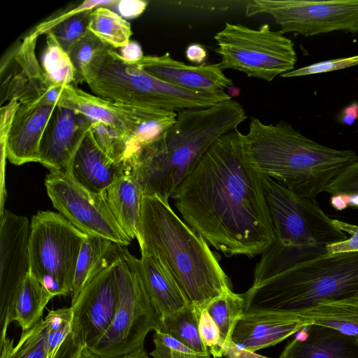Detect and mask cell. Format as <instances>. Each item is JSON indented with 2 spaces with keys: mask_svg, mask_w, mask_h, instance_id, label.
I'll return each mask as SVG.
<instances>
[{
  "mask_svg": "<svg viewBox=\"0 0 358 358\" xmlns=\"http://www.w3.org/2000/svg\"><path fill=\"white\" fill-rule=\"evenodd\" d=\"M262 13L270 15L282 34H358V0H254L246 5V16Z\"/></svg>",
  "mask_w": 358,
  "mask_h": 358,
  "instance_id": "10",
  "label": "cell"
},
{
  "mask_svg": "<svg viewBox=\"0 0 358 358\" xmlns=\"http://www.w3.org/2000/svg\"><path fill=\"white\" fill-rule=\"evenodd\" d=\"M86 237L61 213L38 210L31 220L29 273L55 296L71 294L78 259Z\"/></svg>",
  "mask_w": 358,
  "mask_h": 358,
  "instance_id": "7",
  "label": "cell"
},
{
  "mask_svg": "<svg viewBox=\"0 0 358 358\" xmlns=\"http://www.w3.org/2000/svg\"><path fill=\"white\" fill-rule=\"evenodd\" d=\"M358 296V252L326 253L252 285L244 313H297L325 300Z\"/></svg>",
  "mask_w": 358,
  "mask_h": 358,
  "instance_id": "5",
  "label": "cell"
},
{
  "mask_svg": "<svg viewBox=\"0 0 358 358\" xmlns=\"http://www.w3.org/2000/svg\"><path fill=\"white\" fill-rule=\"evenodd\" d=\"M82 345L71 332L51 358H77Z\"/></svg>",
  "mask_w": 358,
  "mask_h": 358,
  "instance_id": "43",
  "label": "cell"
},
{
  "mask_svg": "<svg viewBox=\"0 0 358 358\" xmlns=\"http://www.w3.org/2000/svg\"><path fill=\"white\" fill-rule=\"evenodd\" d=\"M310 324L294 313H245L235 328L232 343L255 352L282 342Z\"/></svg>",
  "mask_w": 358,
  "mask_h": 358,
  "instance_id": "19",
  "label": "cell"
},
{
  "mask_svg": "<svg viewBox=\"0 0 358 358\" xmlns=\"http://www.w3.org/2000/svg\"><path fill=\"white\" fill-rule=\"evenodd\" d=\"M93 121L57 106L45 129L39 148V163L50 171L70 172L73 159Z\"/></svg>",
  "mask_w": 358,
  "mask_h": 358,
  "instance_id": "16",
  "label": "cell"
},
{
  "mask_svg": "<svg viewBox=\"0 0 358 358\" xmlns=\"http://www.w3.org/2000/svg\"><path fill=\"white\" fill-rule=\"evenodd\" d=\"M119 305L106 333L87 348L101 358H115L144 348L152 331L162 328L160 317L153 307L136 271L134 256L124 247L116 262Z\"/></svg>",
  "mask_w": 358,
  "mask_h": 358,
  "instance_id": "6",
  "label": "cell"
},
{
  "mask_svg": "<svg viewBox=\"0 0 358 358\" xmlns=\"http://www.w3.org/2000/svg\"><path fill=\"white\" fill-rule=\"evenodd\" d=\"M88 30L106 45L115 49L130 41V23L108 7L101 6L91 11Z\"/></svg>",
  "mask_w": 358,
  "mask_h": 358,
  "instance_id": "31",
  "label": "cell"
},
{
  "mask_svg": "<svg viewBox=\"0 0 358 358\" xmlns=\"http://www.w3.org/2000/svg\"><path fill=\"white\" fill-rule=\"evenodd\" d=\"M89 134L109 158L117 162L127 163L129 143L120 133L101 122H93Z\"/></svg>",
  "mask_w": 358,
  "mask_h": 358,
  "instance_id": "35",
  "label": "cell"
},
{
  "mask_svg": "<svg viewBox=\"0 0 358 358\" xmlns=\"http://www.w3.org/2000/svg\"><path fill=\"white\" fill-rule=\"evenodd\" d=\"M102 99L131 106L175 110L183 90L148 74L110 48L98 77L90 85Z\"/></svg>",
  "mask_w": 358,
  "mask_h": 358,
  "instance_id": "11",
  "label": "cell"
},
{
  "mask_svg": "<svg viewBox=\"0 0 358 358\" xmlns=\"http://www.w3.org/2000/svg\"><path fill=\"white\" fill-rule=\"evenodd\" d=\"M48 322L42 319L22 331L15 346L13 340L7 336L1 341V358H48Z\"/></svg>",
  "mask_w": 358,
  "mask_h": 358,
  "instance_id": "34",
  "label": "cell"
},
{
  "mask_svg": "<svg viewBox=\"0 0 358 358\" xmlns=\"http://www.w3.org/2000/svg\"><path fill=\"white\" fill-rule=\"evenodd\" d=\"M325 192L334 194H358V160L346 166L327 186Z\"/></svg>",
  "mask_w": 358,
  "mask_h": 358,
  "instance_id": "40",
  "label": "cell"
},
{
  "mask_svg": "<svg viewBox=\"0 0 358 358\" xmlns=\"http://www.w3.org/2000/svg\"><path fill=\"white\" fill-rule=\"evenodd\" d=\"M244 143L248 160L259 173L310 199L358 160L353 150L321 145L283 121L266 124L252 117Z\"/></svg>",
  "mask_w": 358,
  "mask_h": 358,
  "instance_id": "4",
  "label": "cell"
},
{
  "mask_svg": "<svg viewBox=\"0 0 358 358\" xmlns=\"http://www.w3.org/2000/svg\"><path fill=\"white\" fill-rule=\"evenodd\" d=\"M45 185L53 207L82 232L124 247L131 244V240L110 212L103 193L87 189L68 171H50L45 177Z\"/></svg>",
  "mask_w": 358,
  "mask_h": 358,
  "instance_id": "12",
  "label": "cell"
},
{
  "mask_svg": "<svg viewBox=\"0 0 358 358\" xmlns=\"http://www.w3.org/2000/svg\"><path fill=\"white\" fill-rule=\"evenodd\" d=\"M152 341L155 348L150 355L153 358H207L161 331H155Z\"/></svg>",
  "mask_w": 358,
  "mask_h": 358,
  "instance_id": "37",
  "label": "cell"
},
{
  "mask_svg": "<svg viewBox=\"0 0 358 358\" xmlns=\"http://www.w3.org/2000/svg\"><path fill=\"white\" fill-rule=\"evenodd\" d=\"M225 358H268L241 348L232 343L224 354Z\"/></svg>",
  "mask_w": 358,
  "mask_h": 358,
  "instance_id": "47",
  "label": "cell"
},
{
  "mask_svg": "<svg viewBox=\"0 0 358 358\" xmlns=\"http://www.w3.org/2000/svg\"><path fill=\"white\" fill-rule=\"evenodd\" d=\"M112 48L89 30L86 35L71 50L69 55L76 72V85L85 82L92 83L99 76Z\"/></svg>",
  "mask_w": 358,
  "mask_h": 358,
  "instance_id": "29",
  "label": "cell"
},
{
  "mask_svg": "<svg viewBox=\"0 0 358 358\" xmlns=\"http://www.w3.org/2000/svg\"><path fill=\"white\" fill-rule=\"evenodd\" d=\"M148 3V1L141 0H121L117 1L115 6L124 19H134L144 12Z\"/></svg>",
  "mask_w": 358,
  "mask_h": 358,
  "instance_id": "42",
  "label": "cell"
},
{
  "mask_svg": "<svg viewBox=\"0 0 358 358\" xmlns=\"http://www.w3.org/2000/svg\"><path fill=\"white\" fill-rule=\"evenodd\" d=\"M215 52L221 58L222 69H234L247 76L272 81L293 71L297 61L293 41L270 29L268 24L252 29L226 22L214 36Z\"/></svg>",
  "mask_w": 358,
  "mask_h": 358,
  "instance_id": "8",
  "label": "cell"
},
{
  "mask_svg": "<svg viewBox=\"0 0 358 358\" xmlns=\"http://www.w3.org/2000/svg\"><path fill=\"white\" fill-rule=\"evenodd\" d=\"M132 64L155 78L190 91L217 93L234 85L224 74L220 63L188 65L165 53L144 56Z\"/></svg>",
  "mask_w": 358,
  "mask_h": 358,
  "instance_id": "17",
  "label": "cell"
},
{
  "mask_svg": "<svg viewBox=\"0 0 358 358\" xmlns=\"http://www.w3.org/2000/svg\"><path fill=\"white\" fill-rule=\"evenodd\" d=\"M299 333L279 358H358V343L336 330L311 324Z\"/></svg>",
  "mask_w": 358,
  "mask_h": 358,
  "instance_id": "20",
  "label": "cell"
},
{
  "mask_svg": "<svg viewBox=\"0 0 358 358\" xmlns=\"http://www.w3.org/2000/svg\"><path fill=\"white\" fill-rule=\"evenodd\" d=\"M332 222L339 230L350 236L344 241L327 245V253L358 252V225L337 219H332Z\"/></svg>",
  "mask_w": 358,
  "mask_h": 358,
  "instance_id": "41",
  "label": "cell"
},
{
  "mask_svg": "<svg viewBox=\"0 0 358 358\" xmlns=\"http://www.w3.org/2000/svg\"><path fill=\"white\" fill-rule=\"evenodd\" d=\"M330 202L337 210H343L348 207V196L345 194L331 195Z\"/></svg>",
  "mask_w": 358,
  "mask_h": 358,
  "instance_id": "49",
  "label": "cell"
},
{
  "mask_svg": "<svg viewBox=\"0 0 358 358\" xmlns=\"http://www.w3.org/2000/svg\"><path fill=\"white\" fill-rule=\"evenodd\" d=\"M184 222L225 257L262 254L276 238L238 129L213 143L171 197Z\"/></svg>",
  "mask_w": 358,
  "mask_h": 358,
  "instance_id": "1",
  "label": "cell"
},
{
  "mask_svg": "<svg viewBox=\"0 0 358 358\" xmlns=\"http://www.w3.org/2000/svg\"><path fill=\"white\" fill-rule=\"evenodd\" d=\"M260 180L277 242L326 250L327 245L348 238L315 199L295 193L267 176L260 174Z\"/></svg>",
  "mask_w": 358,
  "mask_h": 358,
  "instance_id": "9",
  "label": "cell"
},
{
  "mask_svg": "<svg viewBox=\"0 0 358 358\" xmlns=\"http://www.w3.org/2000/svg\"><path fill=\"white\" fill-rule=\"evenodd\" d=\"M77 358H101L92 354L85 346L82 345ZM115 358H150L144 348L131 353Z\"/></svg>",
  "mask_w": 358,
  "mask_h": 358,
  "instance_id": "48",
  "label": "cell"
},
{
  "mask_svg": "<svg viewBox=\"0 0 358 358\" xmlns=\"http://www.w3.org/2000/svg\"><path fill=\"white\" fill-rule=\"evenodd\" d=\"M57 105L40 100L20 103L14 115L1 154L20 166L39 162V148L48 122Z\"/></svg>",
  "mask_w": 358,
  "mask_h": 358,
  "instance_id": "18",
  "label": "cell"
},
{
  "mask_svg": "<svg viewBox=\"0 0 358 358\" xmlns=\"http://www.w3.org/2000/svg\"><path fill=\"white\" fill-rule=\"evenodd\" d=\"M199 330L201 338L210 355L214 358L224 357L219 329L206 309L200 313Z\"/></svg>",
  "mask_w": 358,
  "mask_h": 358,
  "instance_id": "38",
  "label": "cell"
},
{
  "mask_svg": "<svg viewBox=\"0 0 358 358\" xmlns=\"http://www.w3.org/2000/svg\"><path fill=\"white\" fill-rule=\"evenodd\" d=\"M108 206L125 234L136 238L140 224L143 192L129 172L117 178L103 192Z\"/></svg>",
  "mask_w": 358,
  "mask_h": 358,
  "instance_id": "25",
  "label": "cell"
},
{
  "mask_svg": "<svg viewBox=\"0 0 358 358\" xmlns=\"http://www.w3.org/2000/svg\"><path fill=\"white\" fill-rule=\"evenodd\" d=\"M358 64V55L319 62L310 65L294 69L282 74V78H294L322 73H327Z\"/></svg>",
  "mask_w": 358,
  "mask_h": 358,
  "instance_id": "39",
  "label": "cell"
},
{
  "mask_svg": "<svg viewBox=\"0 0 358 358\" xmlns=\"http://www.w3.org/2000/svg\"><path fill=\"white\" fill-rule=\"evenodd\" d=\"M296 314L311 324L336 330L358 343V296L322 301Z\"/></svg>",
  "mask_w": 358,
  "mask_h": 358,
  "instance_id": "27",
  "label": "cell"
},
{
  "mask_svg": "<svg viewBox=\"0 0 358 358\" xmlns=\"http://www.w3.org/2000/svg\"><path fill=\"white\" fill-rule=\"evenodd\" d=\"M200 313L195 307L188 304L176 313L161 319L162 328L159 331L171 335L196 352L211 358L200 336Z\"/></svg>",
  "mask_w": 358,
  "mask_h": 358,
  "instance_id": "30",
  "label": "cell"
},
{
  "mask_svg": "<svg viewBox=\"0 0 358 358\" xmlns=\"http://www.w3.org/2000/svg\"><path fill=\"white\" fill-rule=\"evenodd\" d=\"M41 63L45 77L50 86L75 85L76 72L70 57L50 33L46 34Z\"/></svg>",
  "mask_w": 358,
  "mask_h": 358,
  "instance_id": "33",
  "label": "cell"
},
{
  "mask_svg": "<svg viewBox=\"0 0 358 358\" xmlns=\"http://www.w3.org/2000/svg\"><path fill=\"white\" fill-rule=\"evenodd\" d=\"M246 118L243 106L233 99L207 108L180 110L176 122L162 136L129 157V171L144 196L169 201L213 143L237 129Z\"/></svg>",
  "mask_w": 358,
  "mask_h": 358,
  "instance_id": "2",
  "label": "cell"
},
{
  "mask_svg": "<svg viewBox=\"0 0 358 358\" xmlns=\"http://www.w3.org/2000/svg\"><path fill=\"white\" fill-rule=\"evenodd\" d=\"M48 324V358H51L62 343L71 333L73 310L71 307L49 310L45 317Z\"/></svg>",
  "mask_w": 358,
  "mask_h": 358,
  "instance_id": "36",
  "label": "cell"
},
{
  "mask_svg": "<svg viewBox=\"0 0 358 358\" xmlns=\"http://www.w3.org/2000/svg\"><path fill=\"white\" fill-rule=\"evenodd\" d=\"M37 38L38 36L30 32L17 50L15 58L20 71L13 78L7 79L6 100L17 99L20 103L40 100L48 104V94L52 86L48 84L36 56Z\"/></svg>",
  "mask_w": 358,
  "mask_h": 358,
  "instance_id": "23",
  "label": "cell"
},
{
  "mask_svg": "<svg viewBox=\"0 0 358 358\" xmlns=\"http://www.w3.org/2000/svg\"><path fill=\"white\" fill-rule=\"evenodd\" d=\"M117 2L116 0H86L43 22L31 32L38 36L42 34H52L69 54L88 31L91 11L101 6H115Z\"/></svg>",
  "mask_w": 358,
  "mask_h": 358,
  "instance_id": "24",
  "label": "cell"
},
{
  "mask_svg": "<svg viewBox=\"0 0 358 358\" xmlns=\"http://www.w3.org/2000/svg\"><path fill=\"white\" fill-rule=\"evenodd\" d=\"M185 56L190 62L200 65L204 64L207 58V52L202 45L192 43L187 47Z\"/></svg>",
  "mask_w": 358,
  "mask_h": 358,
  "instance_id": "45",
  "label": "cell"
},
{
  "mask_svg": "<svg viewBox=\"0 0 358 358\" xmlns=\"http://www.w3.org/2000/svg\"><path fill=\"white\" fill-rule=\"evenodd\" d=\"M217 326L224 352L232 344L235 328L244 314L242 294L232 290L214 299L206 308Z\"/></svg>",
  "mask_w": 358,
  "mask_h": 358,
  "instance_id": "32",
  "label": "cell"
},
{
  "mask_svg": "<svg viewBox=\"0 0 358 358\" xmlns=\"http://www.w3.org/2000/svg\"><path fill=\"white\" fill-rule=\"evenodd\" d=\"M136 239L141 251L164 265L188 303L200 313L214 299L232 290L216 254L176 214L169 201L143 196Z\"/></svg>",
  "mask_w": 358,
  "mask_h": 358,
  "instance_id": "3",
  "label": "cell"
},
{
  "mask_svg": "<svg viewBox=\"0 0 358 358\" xmlns=\"http://www.w3.org/2000/svg\"><path fill=\"white\" fill-rule=\"evenodd\" d=\"M116 262L88 282L71 304V332L86 348L106 333L116 313L120 300Z\"/></svg>",
  "mask_w": 358,
  "mask_h": 358,
  "instance_id": "14",
  "label": "cell"
},
{
  "mask_svg": "<svg viewBox=\"0 0 358 358\" xmlns=\"http://www.w3.org/2000/svg\"><path fill=\"white\" fill-rule=\"evenodd\" d=\"M55 296L38 279L29 273L15 299L12 320L27 331L43 318L45 307Z\"/></svg>",
  "mask_w": 358,
  "mask_h": 358,
  "instance_id": "28",
  "label": "cell"
},
{
  "mask_svg": "<svg viewBox=\"0 0 358 358\" xmlns=\"http://www.w3.org/2000/svg\"><path fill=\"white\" fill-rule=\"evenodd\" d=\"M134 262L143 287L160 319L172 315L189 304L164 265L154 256L141 251Z\"/></svg>",
  "mask_w": 358,
  "mask_h": 358,
  "instance_id": "21",
  "label": "cell"
},
{
  "mask_svg": "<svg viewBox=\"0 0 358 358\" xmlns=\"http://www.w3.org/2000/svg\"><path fill=\"white\" fill-rule=\"evenodd\" d=\"M120 55L131 63L136 62L144 57L141 45L133 41H130L126 45L120 48Z\"/></svg>",
  "mask_w": 358,
  "mask_h": 358,
  "instance_id": "44",
  "label": "cell"
},
{
  "mask_svg": "<svg viewBox=\"0 0 358 358\" xmlns=\"http://www.w3.org/2000/svg\"><path fill=\"white\" fill-rule=\"evenodd\" d=\"M358 119V102L355 101L345 107L339 113L338 120L343 124L352 125Z\"/></svg>",
  "mask_w": 358,
  "mask_h": 358,
  "instance_id": "46",
  "label": "cell"
},
{
  "mask_svg": "<svg viewBox=\"0 0 358 358\" xmlns=\"http://www.w3.org/2000/svg\"><path fill=\"white\" fill-rule=\"evenodd\" d=\"M124 247L103 237L87 235L76 264L71 304L88 282L119 259Z\"/></svg>",
  "mask_w": 358,
  "mask_h": 358,
  "instance_id": "26",
  "label": "cell"
},
{
  "mask_svg": "<svg viewBox=\"0 0 358 358\" xmlns=\"http://www.w3.org/2000/svg\"><path fill=\"white\" fill-rule=\"evenodd\" d=\"M129 172L126 162L109 158L88 133L73 159L69 173L87 189L103 194L117 178Z\"/></svg>",
  "mask_w": 358,
  "mask_h": 358,
  "instance_id": "22",
  "label": "cell"
},
{
  "mask_svg": "<svg viewBox=\"0 0 358 358\" xmlns=\"http://www.w3.org/2000/svg\"><path fill=\"white\" fill-rule=\"evenodd\" d=\"M31 222L25 216L4 210L0 224V324L4 339L13 322L15 299L29 273V241Z\"/></svg>",
  "mask_w": 358,
  "mask_h": 358,
  "instance_id": "13",
  "label": "cell"
},
{
  "mask_svg": "<svg viewBox=\"0 0 358 358\" xmlns=\"http://www.w3.org/2000/svg\"><path fill=\"white\" fill-rule=\"evenodd\" d=\"M57 105L73 110L93 122H101L114 128L127 140L129 149L143 125L171 112L111 101L92 95L73 85L63 87Z\"/></svg>",
  "mask_w": 358,
  "mask_h": 358,
  "instance_id": "15",
  "label": "cell"
}]
</instances>
